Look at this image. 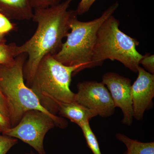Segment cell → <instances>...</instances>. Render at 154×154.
<instances>
[{"label": "cell", "instance_id": "9a60e30c", "mask_svg": "<svg viewBox=\"0 0 154 154\" xmlns=\"http://www.w3.org/2000/svg\"><path fill=\"white\" fill-rule=\"evenodd\" d=\"M18 143L15 138L0 135V154H6L9 150Z\"/></svg>", "mask_w": 154, "mask_h": 154}, {"label": "cell", "instance_id": "3957f363", "mask_svg": "<svg viewBox=\"0 0 154 154\" xmlns=\"http://www.w3.org/2000/svg\"><path fill=\"white\" fill-rule=\"evenodd\" d=\"M79 72V66H66L48 54L40 61L29 88L42 106L56 115L61 103L75 102L70 86L72 75Z\"/></svg>", "mask_w": 154, "mask_h": 154}, {"label": "cell", "instance_id": "8fae6325", "mask_svg": "<svg viewBox=\"0 0 154 154\" xmlns=\"http://www.w3.org/2000/svg\"><path fill=\"white\" fill-rule=\"evenodd\" d=\"M58 113L79 126L89 122L91 119L98 116L96 112L75 102L61 103Z\"/></svg>", "mask_w": 154, "mask_h": 154}, {"label": "cell", "instance_id": "5bb4252c", "mask_svg": "<svg viewBox=\"0 0 154 154\" xmlns=\"http://www.w3.org/2000/svg\"><path fill=\"white\" fill-rule=\"evenodd\" d=\"M79 127L82 131L88 147L93 154H102L97 138L91 129L89 122L85 123Z\"/></svg>", "mask_w": 154, "mask_h": 154}, {"label": "cell", "instance_id": "30bf717a", "mask_svg": "<svg viewBox=\"0 0 154 154\" xmlns=\"http://www.w3.org/2000/svg\"><path fill=\"white\" fill-rule=\"evenodd\" d=\"M0 13L9 20H31L33 9L30 0H0Z\"/></svg>", "mask_w": 154, "mask_h": 154}, {"label": "cell", "instance_id": "8992f818", "mask_svg": "<svg viewBox=\"0 0 154 154\" xmlns=\"http://www.w3.org/2000/svg\"><path fill=\"white\" fill-rule=\"evenodd\" d=\"M56 125L52 117L38 110H28L19 123L2 133L19 139L31 146L38 154H45L43 141L45 134Z\"/></svg>", "mask_w": 154, "mask_h": 154}, {"label": "cell", "instance_id": "ffe728a7", "mask_svg": "<svg viewBox=\"0 0 154 154\" xmlns=\"http://www.w3.org/2000/svg\"><path fill=\"white\" fill-rule=\"evenodd\" d=\"M10 128L11 125L8 119L0 110V133H3Z\"/></svg>", "mask_w": 154, "mask_h": 154}, {"label": "cell", "instance_id": "44dd1931", "mask_svg": "<svg viewBox=\"0 0 154 154\" xmlns=\"http://www.w3.org/2000/svg\"><path fill=\"white\" fill-rule=\"evenodd\" d=\"M0 110L4 115L9 119V113L8 105L5 97L0 90Z\"/></svg>", "mask_w": 154, "mask_h": 154}, {"label": "cell", "instance_id": "7402d4cb", "mask_svg": "<svg viewBox=\"0 0 154 154\" xmlns=\"http://www.w3.org/2000/svg\"><path fill=\"white\" fill-rule=\"evenodd\" d=\"M6 34L0 33V43H2V42H6Z\"/></svg>", "mask_w": 154, "mask_h": 154}, {"label": "cell", "instance_id": "4fadbf2b", "mask_svg": "<svg viewBox=\"0 0 154 154\" xmlns=\"http://www.w3.org/2000/svg\"><path fill=\"white\" fill-rule=\"evenodd\" d=\"M17 45L15 43H0V65H8L14 62L17 57Z\"/></svg>", "mask_w": 154, "mask_h": 154}, {"label": "cell", "instance_id": "52a82bcc", "mask_svg": "<svg viewBox=\"0 0 154 154\" xmlns=\"http://www.w3.org/2000/svg\"><path fill=\"white\" fill-rule=\"evenodd\" d=\"M75 102L93 110L101 117L113 115L115 107L109 91L102 82L85 81L77 85Z\"/></svg>", "mask_w": 154, "mask_h": 154}, {"label": "cell", "instance_id": "e0dca14e", "mask_svg": "<svg viewBox=\"0 0 154 154\" xmlns=\"http://www.w3.org/2000/svg\"><path fill=\"white\" fill-rule=\"evenodd\" d=\"M141 64L145 69L150 73L154 74V55L146 53L143 55V57L140 62V64Z\"/></svg>", "mask_w": 154, "mask_h": 154}, {"label": "cell", "instance_id": "5b68a950", "mask_svg": "<svg viewBox=\"0 0 154 154\" xmlns=\"http://www.w3.org/2000/svg\"><path fill=\"white\" fill-rule=\"evenodd\" d=\"M119 7L118 2L109 6L98 18L82 22L78 16L73 19L71 32L63 43L60 50L53 55L56 60L66 66H78L79 71L91 68V59L96 43L97 32L103 22L113 14Z\"/></svg>", "mask_w": 154, "mask_h": 154}, {"label": "cell", "instance_id": "7a4b0ae2", "mask_svg": "<svg viewBox=\"0 0 154 154\" xmlns=\"http://www.w3.org/2000/svg\"><path fill=\"white\" fill-rule=\"evenodd\" d=\"M27 57L26 54H22L12 63L0 65V90L7 102L11 127L19 123L25 112L35 110L46 113L52 117L56 126L64 128L66 121L45 109L35 94L25 84L23 69Z\"/></svg>", "mask_w": 154, "mask_h": 154}, {"label": "cell", "instance_id": "277c9868", "mask_svg": "<svg viewBox=\"0 0 154 154\" xmlns=\"http://www.w3.org/2000/svg\"><path fill=\"white\" fill-rule=\"evenodd\" d=\"M119 25V20L112 15L100 26L93 50L91 68L109 59L118 61L131 71L137 72L143 57L136 49L139 42L122 31Z\"/></svg>", "mask_w": 154, "mask_h": 154}, {"label": "cell", "instance_id": "ac0fdd59", "mask_svg": "<svg viewBox=\"0 0 154 154\" xmlns=\"http://www.w3.org/2000/svg\"><path fill=\"white\" fill-rule=\"evenodd\" d=\"M14 28V25L10 20L0 13V33L7 34Z\"/></svg>", "mask_w": 154, "mask_h": 154}, {"label": "cell", "instance_id": "6da1fadb", "mask_svg": "<svg viewBox=\"0 0 154 154\" xmlns=\"http://www.w3.org/2000/svg\"><path fill=\"white\" fill-rule=\"evenodd\" d=\"M75 0H65L55 6L33 9L32 20L37 24L36 31L28 40L17 48V55L28 56L23 73L26 86L30 88L40 61L48 54L54 55L61 48L63 39L70 30L75 10H69Z\"/></svg>", "mask_w": 154, "mask_h": 154}, {"label": "cell", "instance_id": "9c48e42d", "mask_svg": "<svg viewBox=\"0 0 154 154\" xmlns=\"http://www.w3.org/2000/svg\"><path fill=\"white\" fill-rule=\"evenodd\" d=\"M137 72V79L131 85V94L134 118L140 120L154 97V75L140 66Z\"/></svg>", "mask_w": 154, "mask_h": 154}, {"label": "cell", "instance_id": "d6986e66", "mask_svg": "<svg viewBox=\"0 0 154 154\" xmlns=\"http://www.w3.org/2000/svg\"><path fill=\"white\" fill-rule=\"evenodd\" d=\"M96 1V0H81L78 5L76 10H75L78 16L84 15L88 13Z\"/></svg>", "mask_w": 154, "mask_h": 154}, {"label": "cell", "instance_id": "7c38bea8", "mask_svg": "<svg viewBox=\"0 0 154 154\" xmlns=\"http://www.w3.org/2000/svg\"><path fill=\"white\" fill-rule=\"evenodd\" d=\"M116 137L126 146L131 154H154V142H141L131 139L125 135L117 133Z\"/></svg>", "mask_w": 154, "mask_h": 154}, {"label": "cell", "instance_id": "603a6c76", "mask_svg": "<svg viewBox=\"0 0 154 154\" xmlns=\"http://www.w3.org/2000/svg\"><path fill=\"white\" fill-rule=\"evenodd\" d=\"M124 154H131V153L130 152L128 151L127 150V151L126 152H125V153Z\"/></svg>", "mask_w": 154, "mask_h": 154}, {"label": "cell", "instance_id": "2e32d148", "mask_svg": "<svg viewBox=\"0 0 154 154\" xmlns=\"http://www.w3.org/2000/svg\"><path fill=\"white\" fill-rule=\"evenodd\" d=\"M33 9L45 8L55 6L61 2L62 0H30Z\"/></svg>", "mask_w": 154, "mask_h": 154}, {"label": "cell", "instance_id": "ba28073f", "mask_svg": "<svg viewBox=\"0 0 154 154\" xmlns=\"http://www.w3.org/2000/svg\"><path fill=\"white\" fill-rule=\"evenodd\" d=\"M102 82L107 86L113 100L114 107H119L123 113L122 122L131 125L134 118L131 81L114 72H108L103 75Z\"/></svg>", "mask_w": 154, "mask_h": 154}]
</instances>
